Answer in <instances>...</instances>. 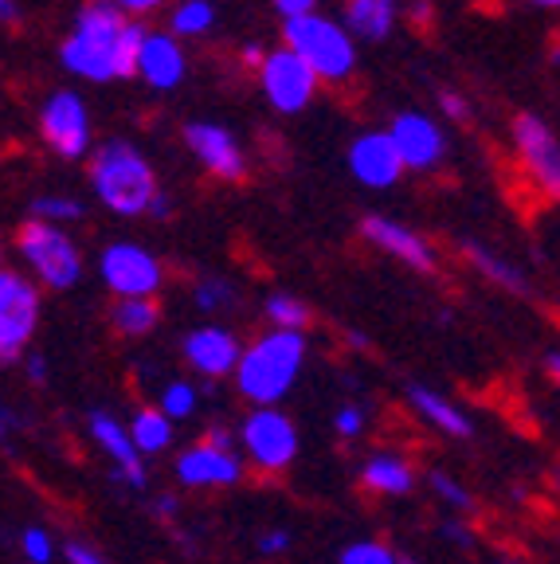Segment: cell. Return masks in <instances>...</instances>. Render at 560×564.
<instances>
[{
  "label": "cell",
  "instance_id": "obj_33",
  "mask_svg": "<svg viewBox=\"0 0 560 564\" xmlns=\"http://www.w3.org/2000/svg\"><path fill=\"white\" fill-rule=\"evenodd\" d=\"M20 553H24L28 564H52L55 545H52V533L44 525H28L24 538H20Z\"/></svg>",
  "mask_w": 560,
  "mask_h": 564
},
{
  "label": "cell",
  "instance_id": "obj_22",
  "mask_svg": "<svg viewBox=\"0 0 560 564\" xmlns=\"http://www.w3.org/2000/svg\"><path fill=\"white\" fill-rule=\"evenodd\" d=\"M396 17H400V4H396V0H345L342 28L353 40L377 44V40H385L396 28Z\"/></svg>",
  "mask_w": 560,
  "mask_h": 564
},
{
  "label": "cell",
  "instance_id": "obj_37",
  "mask_svg": "<svg viewBox=\"0 0 560 564\" xmlns=\"http://www.w3.org/2000/svg\"><path fill=\"white\" fill-rule=\"evenodd\" d=\"M274 9H279L282 20H302L310 12H317V0H271Z\"/></svg>",
  "mask_w": 560,
  "mask_h": 564
},
{
  "label": "cell",
  "instance_id": "obj_12",
  "mask_svg": "<svg viewBox=\"0 0 560 564\" xmlns=\"http://www.w3.org/2000/svg\"><path fill=\"white\" fill-rule=\"evenodd\" d=\"M388 141H392L396 158H400L403 173H431L435 165H443L446 158V133L435 118L420 115V110H403L388 126Z\"/></svg>",
  "mask_w": 560,
  "mask_h": 564
},
{
  "label": "cell",
  "instance_id": "obj_18",
  "mask_svg": "<svg viewBox=\"0 0 560 564\" xmlns=\"http://www.w3.org/2000/svg\"><path fill=\"white\" fill-rule=\"evenodd\" d=\"M87 432H90V440H95V447L103 451V455L110 458V463H115V475L122 478L126 486L141 490V486L149 482L146 458H141L138 451H133L130 432H126L122 420H115L110 412H90Z\"/></svg>",
  "mask_w": 560,
  "mask_h": 564
},
{
  "label": "cell",
  "instance_id": "obj_23",
  "mask_svg": "<svg viewBox=\"0 0 560 564\" xmlns=\"http://www.w3.org/2000/svg\"><path fill=\"white\" fill-rule=\"evenodd\" d=\"M463 256L471 259V267L482 274V279H491L494 286H502V291H509V294L529 291L526 271H521L517 263H509L506 256H498V251H491L486 243H478V239H463Z\"/></svg>",
  "mask_w": 560,
  "mask_h": 564
},
{
  "label": "cell",
  "instance_id": "obj_26",
  "mask_svg": "<svg viewBox=\"0 0 560 564\" xmlns=\"http://www.w3.org/2000/svg\"><path fill=\"white\" fill-rule=\"evenodd\" d=\"M212 28H216L212 0H176L173 12H169V35L173 40H196V35H208Z\"/></svg>",
  "mask_w": 560,
  "mask_h": 564
},
{
  "label": "cell",
  "instance_id": "obj_10",
  "mask_svg": "<svg viewBox=\"0 0 560 564\" xmlns=\"http://www.w3.org/2000/svg\"><path fill=\"white\" fill-rule=\"evenodd\" d=\"M317 75L290 47H274L259 63V90L279 115H302L317 95Z\"/></svg>",
  "mask_w": 560,
  "mask_h": 564
},
{
  "label": "cell",
  "instance_id": "obj_1",
  "mask_svg": "<svg viewBox=\"0 0 560 564\" xmlns=\"http://www.w3.org/2000/svg\"><path fill=\"white\" fill-rule=\"evenodd\" d=\"M146 28L126 17L110 0H90L83 4L71 35L63 40L60 59L63 67L83 83H122L133 79V59Z\"/></svg>",
  "mask_w": 560,
  "mask_h": 564
},
{
  "label": "cell",
  "instance_id": "obj_21",
  "mask_svg": "<svg viewBox=\"0 0 560 564\" xmlns=\"http://www.w3.org/2000/svg\"><path fill=\"white\" fill-rule=\"evenodd\" d=\"M408 404H412L416 415H420L423 423H431L435 432L451 435V440H471V432H474L471 415H466L455 400H446L443 392H435V388L412 384L408 388Z\"/></svg>",
  "mask_w": 560,
  "mask_h": 564
},
{
  "label": "cell",
  "instance_id": "obj_44",
  "mask_svg": "<svg viewBox=\"0 0 560 564\" xmlns=\"http://www.w3.org/2000/svg\"><path fill=\"white\" fill-rule=\"evenodd\" d=\"M20 427V420L17 415L9 412V408H0V440H4V435H12Z\"/></svg>",
  "mask_w": 560,
  "mask_h": 564
},
{
  "label": "cell",
  "instance_id": "obj_14",
  "mask_svg": "<svg viewBox=\"0 0 560 564\" xmlns=\"http://www.w3.org/2000/svg\"><path fill=\"white\" fill-rule=\"evenodd\" d=\"M184 145L196 153L204 169L219 181H244L247 173V153L239 145V138L228 126L216 122H189L184 126Z\"/></svg>",
  "mask_w": 560,
  "mask_h": 564
},
{
  "label": "cell",
  "instance_id": "obj_2",
  "mask_svg": "<svg viewBox=\"0 0 560 564\" xmlns=\"http://www.w3.org/2000/svg\"><path fill=\"white\" fill-rule=\"evenodd\" d=\"M306 334H287V329L259 334L239 349V361L231 369L236 392L251 408H279L306 369Z\"/></svg>",
  "mask_w": 560,
  "mask_h": 564
},
{
  "label": "cell",
  "instance_id": "obj_5",
  "mask_svg": "<svg viewBox=\"0 0 560 564\" xmlns=\"http://www.w3.org/2000/svg\"><path fill=\"white\" fill-rule=\"evenodd\" d=\"M17 256L24 274L47 291H71L83 279V247L71 239L67 228L44 220H28L17 231Z\"/></svg>",
  "mask_w": 560,
  "mask_h": 564
},
{
  "label": "cell",
  "instance_id": "obj_7",
  "mask_svg": "<svg viewBox=\"0 0 560 564\" xmlns=\"http://www.w3.org/2000/svg\"><path fill=\"white\" fill-rule=\"evenodd\" d=\"M40 329V286L24 271L0 267V365L20 361Z\"/></svg>",
  "mask_w": 560,
  "mask_h": 564
},
{
  "label": "cell",
  "instance_id": "obj_39",
  "mask_svg": "<svg viewBox=\"0 0 560 564\" xmlns=\"http://www.w3.org/2000/svg\"><path fill=\"white\" fill-rule=\"evenodd\" d=\"M67 561L71 564H106L103 556H98L95 549H87V545H67Z\"/></svg>",
  "mask_w": 560,
  "mask_h": 564
},
{
  "label": "cell",
  "instance_id": "obj_34",
  "mask_svg": "<svg viewBox=\"0 0 560 564\" xmlns=\"http://www.w3.org/2000/svg\"><path fill=\"white\" fill-rule=\"evenodd\" d=\"M333 432L342 435V440H357V435L365 432V412H360V404H345L342 412L333 415Z\"/></svg>",
  "mask_w": 560,
  "mask_h": 564
},
{
  "label": "cell",
  "instance_id": "obj_43",
  "mask_svg": "<svg viewBox=\"0 0 560 564\" xmlns=\"http://www.w3.org/2000/svg\"><path fill=\"white\" fill-rule=\"evenodd\" d=\"M17 20H20L17 0H0V24H17Z\"/></svg>",
  "mask_w": 560,
  "mask_h": 564
},
{
  "label": "cell",
  "instance_id": "obj_3",
  "mask_svg": "<svg viewBox=\"0 0 560 564\" xmlns=\"http://www.w3.org/2000/svg\"><path fill=\"white\" fill-rule=\"evenodd\" d=\"M90 188L115 216H146L149 200L161 193L158 173L133 141H103L90 150Z\"/></svg>",
  "mask_w": 560,
  "mask_h": 564
},
{
  "label": "cell",
  "instance_id": "obj_28",
  "mask_svg": "<svg viewBox=\"0 0 560 564\" xmlns=\"http://www.w3.org/2000/svg\"><path fill=\"white\" fill-rule=\"evenodd\" d=\"M263 314H267V322H271V329H287V334H306V326L314 322L306 302L294 299V294H287V291L271 294Z\"/></svg>",
  "mask_w": 560,
  "mask_h": 564
},
{
  "label": "cell",
  "instance_id": "obj_17",
  "mask_svg": "<svg viewBox=\"0 0 560 564\" xmlns=\"http://www.w3.org/2000/svg\"><path fill=\"white\" fill-rule=\"evenodd\" d=\"M360 236L377 247V251L400 259L403 267H412V271H435V247L428 243V236H420V231L408 228V224L388 220V216L373 212V216L360 220Z\"/></svg>",
  "mask_w": 560,
  "mask_h": 564
},
{
  "label": "cell",
  "instance_id": "obj_4",
  "mask_svg": "<svg viewBox=\"0 0 560 564\" xmlns=\"http://www.w3.org/2000/svg\"><path fill=\"white\" fill-rule=\"evenodd\" d=\"M290 52L317 75V83H345L357 70V40L342 28V20L310 12L302 20H287L282 28Z\"/></svg>",
  "mask_w": 560,
  "mask_h": 564
},
{
  "label": "cell",
  "instance_id": "obj_45",
  "mask_svg": "<svg viewBox=\"0 0 560 564\" xmlns=\"http://www.w3.org/2000/svg\"><path fill=\"white\" fill-rule=\"evenodd\" d=\"M408 17H412V20H420V24H428V17H431V4H428V0H416L412 9H408Z\"/></svg>",
  "mask_w": 560,
  "mask_h": 564
},
{
  "label": "cell",
  "instance_id": "obj_32",
  "mask_svg": "<svg viewBox=\"0 0 560 564\" xmlns=\"http://www.w3.org/2000/svg\"><path fill=\"white\" fill-rule=\"evenodd\" d=\"M428 486L435 490L439 502H446L451 510H474L471 490H466V486L459 482V478H451V475H443V470H435V475L428 478Z\"/></svg>",
  "mask_w": 560,
  "mask_h": 564
},
{
  "label": "cell",
  "instance_id": "obj_48",
  "mask_svg": "<svg viewBox=\"0 0 560 564\" xmlns=\"http://www.w3.org/2000/svg\"><path fill=\"white\" fill-rule=\"evenodd\" d=\"M400 564H416V561H403V556H400Z\"/></svg>",
  "mask_w": 560,
  "mask_h": 564
},
{
  "label": "cell",
  "instance_id": "obj_20",
  "mask_svg": "<svg viewBox=\"0 0 560 564\" xmlns=\"http://www.w3.org/2000/svg\"><path fill=\"white\" fill-rule=\"evenodd\" d=\"M360 486L377 498H403V494L416 490V467L396 451H377L360 467Z\"/></svg>",
  "mask_w": 560,
  "mask_h": 564
},
{
  "label": "cell",
  "instance_id": "obj_49",
  "mask_svg": "<svg viewBox=\"0 0 560 564\" xmlns=\"http://www.w3.org/2000/svg\"><path fill=\"white\" fill-rule=\"evenodd\" d=\"M87 4H90V0H87Z\"/></svg>",
  "mask_w": 560,
  "mask_h": 564
},
{
  "label": "cell",
  "instance_id": "obj_47",
  "mask_svg": "<svg viewBox=\"0 0 560 564\" xmlns=\"http://www.w3.org/2000/svg\"><path fill=\"white\" fill-rule=\"evenodd\" d=\"M534 4H541V9H557L560 0H534Z\"/></svg>",
  "mask_w": 560,
  "mask_h": 564
},
{
  "label": "cell",
  "instance_id": "obj_19",
  "mask_svg": "<svg viewBox=\"0 0 560 564\" xmlns=\"http://www.w3.org/2000/svg\"><path fill=\"white\" fill-rule=\"evenodd\" d=\"M349 173L357 176L365 188H392L403 176V165L396 158L392 141H388L385 130H368L360 138H353L349 145Z\"/></svg>",
  "mask_w": 560,
  "mask_h": 564
},
{
  "label": "cell",
  "instance_id": "obj_35",
  "mask_svg": "<svg viewBox=\"0 0 560 564\" xmlns=\"http://www.w3.org/2000/svg\"><path fill=\"white\" fill-rule=\"evenodd\" d=\"M439 110L446 115V122H459V126H466L474 118V106L466 102L459 90H443V95H439Z\"/></svg>",
  "mask_w": 560,
  "mask_h": 564
},
{
  "label": "cell",
  "instance_id": "obj_41",
  "mask_svg": "<svg viewBox=\"0 0 560 564\" xmlns=\"http://www.w3.org/2000/svg\"><path fill=\"white\" fill-rule=\"evenodd\" d=\"M239 55H244V67H251V70H259V63H263V47L259 44H244L239 47Z\"/></svg>",
  "mask_w": 560,
  "mask_h": 564
},
{
  "label": "cell",
  "instance_id": "obj_36",
  "mask_svg": "<svg viewBox=\"0 0 560 564\" xmlns=\"http://www.w3.org/2000/svg\"><path fill=\"white\" fill-rule=\"evenodd\" d=\"M255 549L263 556H282L290 549V529H267V533H259Z\"/></svg>",
  "mask_w": 560,
  "mask_h": 564
},
{
  "label": "cell",
  "instance_id": "obj_31",
  "mask_svg": "<svg viewBox=\"0 0 560 564\" xmlns=\"http://www.w3.org/2000/svg\"><path fill=\"white\" fill-rule=\"evenodd\" d=\"M337 564H400V553L385 541H353V545L342 549Z\"/></svg>",
  "mask_w": 560,
  "mask_h": 564
},
{
  "label": "cell",
  "instance_id": "obj_15",
  "mask_svg": "<svg viewBox=\"0 0 560 564\" xmlns=\"http://www.w3.org/2000/svg\"><path fill=\"white\" fill-rule=\"evenodd\" d=\"M239 337L231 334L228 326H196L184 334L181 352H184V365L193 372H201L204 380H224L231 377L239 361Z\"/></svg>",
  "mask_w": 560,
  "mask_h": 564
},
{
  "label": "cell",
  "instance_id": "obj_8",
  "mask_svg": "<svg viewBox=\"0 0 560 564\" xmlns=\"http://www.w3.org/2000/svg\"><path fill=\"white\" fill-rule=\"evenodd\" d=\"M98 274L115 299H158L165 286V263L149 247L118 239L98 256Z\"/></svg>",
  "mask_w": 560,
  "mask_h": 564
},
{
  "label": "cell",
  "instance_id": "obj_6",
  "mask_svg": "<svg viewBox=\"0 0 560 564\" xmlns=\"http://www.w3.org/2000/svg\"><path fill=\"white\" fill-rule=\"evenodd\" d=\"M236 451L259 475H287L298 458V427L282 408H251L239 420Z\"/></svg>",
  "mask_w": 560,
  "mask_h": 564
},
{
  "label": "cell",
  "instance_id": "obj_27",
  "mask_svg": "<svg viewBox=\"0 0 560 564\" xmlns=\"http://www.w3.org/2000/svg\"><path fill=\"white\" fill-rule=\"evenodd\" d=\"M153 408H158L165 420L181 423V420H189V415H196V408H201V388H196L193 380L173 377V380H165V384H161L158 404H153Z\"/></svg>",
  "mask_w": 560,
  "mask_h": 564
},
{
  "label": "cell",
  "instance_id": "obj_25",
  "mask_svg": "<svg viewBox=\"0 0 560 564\" xmlns=\"http://www.w3.org/2000/svg\"><path fill=\"white\" fill-rule=\"evenodd\" d=\"M110 322H115V329L122 337L138 341V337H146V334L158 329L161 306H158V299H118L115 310H110Z\"/></svg>",
  "mask_w": 560,
  "mask_h": 564
},
{
  "label": "cell",
  "instance_id": "obj_38",
  "mask_svg": "<svg viewBox=\"0 0 560 564\" xmlns=\"http://www.w3.org/2000/svg\"><path fill=\"white\" fill-rule=\"evenodd\" d=\"M110 4H118V9L126 12V17H149V12H158V9H165L169 0H110Z\"/></svg>",
  "mask_w": 560,
  "mask_h": 564
},
{
  "label": "cell",
  "instance_id": "obj_13",
  "mask_svg": "<svg viewBox=\"0 0 560 564\" xmlns=\"http://www.w3.org/2000/svg\"><path fill=\"white\" fill-rule=\"evenodd\" d=\"M173 475L184 490H224V486H239L247 475L239 451L212 447V443L196 440L193 447H184L173 463Z\"/></svg>",
  "mask_w": 560,
  "mask_h": 564
},
{
  "label": "cell",
  "instance_id": "obj_40",
  "mask_svg": "<svg viewBox=\"0 0 560 564\" xmlns=\"http://www.w3.org/2000/svg\"><path fill=\"white\" fill-rule=\"evenodd\" d=\"M169 212H173V200H169L165 193H158L153 200H149V212H146V216H153V220H165Z\"/></svg>",
  "mask_w": 560,
  "mask_h": 564
},
{
  "label": "cell",
  "instance_id": "obj_16",
  "mask_svg": "<svg viewBox=\"0 0 560 564\" xmlns=\"http://www.w3.org/2000/svg\"><path fill=\"white\" fill-rule=\"evenodd\" d=\"M133 75L153 90H176L189 75V55H184L181 40L146 28L138 44V59H133Z\"/></svg>",
  "mask_w": 560,
  "mask_h": 564
},
{
  "label": "cell",
  "instance_id": "obj_30",
  "mask_svg": "<svg viewBox=\"0 0 560 564\" xmlns=\"http://www.w3.org/2000/svg\"><path fill=\"white\" fill-rule=\"evenodd\" d=\"M193 302L204 314H219V310L236 306V286L228 279H219V274H204L193 286Z\"/></svg>",
  "mask_w": 560,
  "mask_h": 564
},
{
  "label": "cell",
  "instance_id": "obj_11",
  "mask_svg": "<svg viewBox=\"0 0 560 564\" xmlns=\"http://www.w3.org/2000/svg\"><path fill=\"white\" fill-rule=\"evenodd\" d=\"M514 150L517 161L526 169V176L534 181L537 193H545L549 200H557L560 193V141L552 133V126L541 115H517L514 122Z\"/></svg>",
  "mask_w": 560,
  "mask_h": 564
},
{
  "label": "cell",
  "instance_id": "obj_29",
  "mask_svg": "<svg viewBox=\"0 0 560 564\" xmlns=\"http://www.w3.org/2000/svg\"><path fill=\"white\" fill-rule=\"evenodd\" d=\"M87 216V204L79 196H67V193H44L32 200V220H44L55 224V228H67V224L83 220Z\"/></svg>",
  "mask_w": 560,
  "mask_h": 564
},
{
  "label": "cell",
  "instance_id": "obj_42",
  "mask_svg": "<svg viewBox=\"0 0 560 564\" xmlns=\"http://www.w3.org/2000/svg\"><path fill=\"white\" fill-rule=\"evenodd\" d=\"M28 377H32V384H44V380H47V361H44V357H28Z\"/></svg>",
  "mask_w": 560,
  "mask_h": 564
},
{
  "label": "cell",
  "instance_id": "obj_24",
  "mask_svg": "<svg viewBox=\"0 0 560 564\" xmlns=\"http://www.w3.org/2000/svg\"><path fill=\"white\" fill-rule=\"evenodd\" d=\"M126 432H130L133 451H138L141 458H149V455H165V451L173 447L176 423L165 420L158 408L149 404V408H138V412H133V420L126 423Z\"/></svg>",
  "mask_w": 560,
  "mask_h": 564
},
{
  "label": "cell",
  "instance_id": "obj_46",
  "mask_svg": "<svg viewBox=\"0 0 560 564\" xmlns=\"http://www.w3.org/2000/svg\"><path fill=\"white\" fill-rule=\"evenodd\" d=\"M545 372H549L552 380L560 377V352H557V349H549V352H545Z\"/></svg>",
  "mask_w": 560,
  "mask_h": 564
},
{
  "label": "cell",
  "instance_id": "obj_9",
  "mask_svg": "<svg viewBox=\"0 0 560 564\" xmlns=\"http://www.w3.org/2000/svg\"><path fill=\"white\" fill-rule=\"evenodd\" d=\"M40 133L63 161L87 158L95 150V126H90V110L83 95H75V90L47 95V102L40 106Z\"/></svg>",
  "mask_w": 560,
  "mask_h": 564
}]
</instances>
